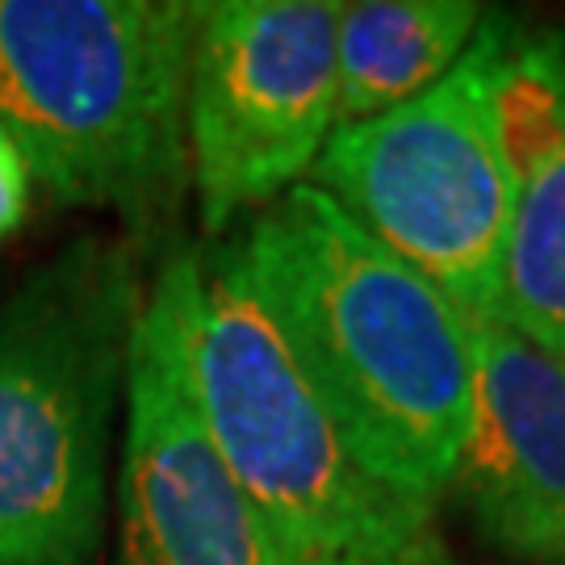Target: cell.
I'll use <instances>...</instances> for the list:
<instances>
[{
	"label": "cell",
	"instance_id": "cell-1",
	"mask_svg": "<svg viewBox=\"0 0 565 565\" xmlns=\"http://www.w3.org/2000/svg\"><path fill=\"white\" fill-rule=\"evenodd\" d=\"M235 252L352 461L436 507L473 424L461 310L319 184L277 198Z\"/></svg>",
	"mask_w": 565,
	"mask_h": 565
},
{
	"label": "cell",
	"instance_id": "cell-2",
	"mask_svg": "<svg viewBox=\"0 0 565 565\" xmlns=\"http://www.w3.org/2000/svg\"><path fill=\"white\" fill-rule=\"evenodd\" d=\"M156 285L177 315L205 431L281 565H457L436 507L390 490L352 461L235 239L172 256Z\"/></svg>",
	"mask_w": 565,
	"mask_h": 565
},
{
	"label": "cell",
	"instance_id": "cell-3",
	"mask_svg": "<svg viewBox=\"0 0 565 565\" xmlns=\"http://www.w3.org/2000/svg\"><path fill=\"white\" fill-rule=\"evenodd\" d=\"M193 0H0V126L63 205L163 223L189 184Z\"/></svg>",
	"mask_w": 565,
	"mask_h": 565
},
{
	"label": "cell",
	"instance_id": "cell-4",
	"mask_svg": "<svg viewBox=\"0 0 565 565\" xmlns=\"http://www.w3.org/2000/svg\"><path fill=\"white\" fill-rule=\"evenodd\" d=\"M142 294L121 243L76 239L0 302V565H93Z\"/></svg>",
	"mask_w": 565,
	"mask_h": 565
},
{
	"label": "cell",
	"instance_id": "cell-5",
	"mask_svg": "<svg viewBox=\"0 0 565 565\" xmlns=\"http://www.w3.org/2000/svg\"><path fill=\"white\" fill-rule=\"evenodd\" d=\"M507 18H482L473 42L415 102L335 126L315 181L343 214L436 285L465 319H499L515 181L499 142Z\"/></svg>",
	"mask_w": 565,
	"mask_h": 565
},
{
	"label": "cell",
	"instance_id": "cell-6",
	"mask_svg": "<svg viewBox=\"0 0 565 565\" xmlns=\"http://www.w3.org/2000/svg\"><path fill=\"white\" fill-rule=\"evenodd\" d=\"M335 0L202 4L189 63V184L218 235L315 168L340 105Z\"/></svg>",
	"mask_w": 565,
	"mask_h": 565
},
{
	"label": "cell",
	"instance_id": "cell-7",
	"mask_svg": "<svg viewBox=\"0 0 565 565\" xmlns=\"http://www.w3.org/2000/svg\"><path fill=\"white\" fill-rule=\"evenodd\" d=\"M118 527V565H281L205 431L160 285L142 298L126 364Z\"/></svg>",
	"mask_w": 565,
	"mask_h": 565
},
{
	"label": "cell",
	"instance_id": "cell-8",
	"mask_svg": "<svg viewBox=\"0 0 565 565\" xmlns=\"http://www.w3.org/2000/svg\"><path fill=\"white\" fill-rule=\"evenodd\" d=\"M473 424L457 478L473 524L520 562L565 557V361L503 319H465Z\"/></svg>",
	"mask_w": 565,
	"mask_h": 565
},
{
	"label": "cell",
	"instance_id": "cell-9",
	"mask_svg": "<svg viewBox=\"0 0 565 565\" xmlns=\"http://www.w3.org/2000/svg\"><path fill=\"white\" fill-rule=\"evenodd\" d=\"M473 0H361L340 13L335 121H369L445 81L482 25Z\"/></svg>",
	"mask_w": 565,
	"mask_h": 565
},
{
	"label": "cell",
	"instance_id": "cell-10",
	"mask_svg": "<svg viewBox=\"0 0 565 565\" xmlns=\"http://www.w3.org/2000/svg\"><path fill=\"white\" fill-rule=\"evenodd\" d=\"M499 319L565 361V135L515 184Z\"/></svg>",
	"mask_w": 565,
	"mask_h": 565
},
{
	"label": "cell",
	"instance_id": "cell-11",
	"mask_svg": "<svg viewBox=\"0 0 565 565\" xmlns=\"http://www.w3.org/2000/svg\"><path fill=\"white\" fill-rule=\"evenodd\" d=\"M30 193H34V181L25 172L18 142L9 139V130L0 126V239L21 231L25 214H30Z\"/></svg>",
	"mask_w": 565,
	"mask_h": 565
}]
</instances>
